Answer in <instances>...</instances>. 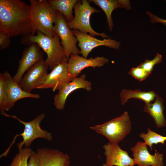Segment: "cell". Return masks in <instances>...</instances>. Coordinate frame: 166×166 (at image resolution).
Returning <instances> with one entry per match:
<instances>
[{"instance_id": "2e32d148", "label": "cell", "mask_w": 166, "mask_h": 166, "mask_svg": "<svg viewBox=\"0 0 166 166\" xmlns=\"http://www.w3.org/2000/svg\"><path fill=\"white\" fill-rule=\"evenodd\" d=\"M103 148L106 157V165L108 166H134L135 165L133 159L118 144L109 142L105 144Z\"/></svg>"}, {"instance_id": "e0dca14e", "label": "cell", "mask_w": 166, "mask_h": 166, "mask_svg": "<svg viewBox=\"0 0 166 166\" xmlns=\"http://www.w3.org/2000/svg\"><path fill=\"white\" fill-rule=\"evenodd\" d=\"M40 166H69L70 158L59 150L47 148L37 150Z\"/></svg>"}, {"instance_id": "cb8c5ba5", "label": "cell", "mask_w": 166, "mask_h": 166, "mask_svg": "<svg viewBox=\"0 0 166 166\" xmlns=\"http://www.w3.org/2000/svg\"><path fill=\"white\" fill-rule=\"evenodd\" d=\"M162 60V55L157 53L153 59L151 60L146 59L144 62L141 63L139 65L150 74L153 70L154 66L160 63Z\"/></svg>"}, {"instance_id": "f1b7e54d", "label": "cell", "mask_w": 166, "mask_h": 166, "mask_svg": "<svg viewBox=\"0 0 166 166\" xmlns=\"http://www.w3.org/2000/svg\"><path fill=\"white\" fill-rule=\"evenodd\" d=\"M146 14L149 17L150 21L152 23H160L166 26V19L160 18L149 11L146 12Z\"/></svg>"}, {"instance_id": "8fae6325", "label": "cell", "mask_w": 166, "mask_h": 166, "mask_svg": "<svg viewBox=\"0 0 166 166\" xmlns=\"http://www.w3.org/2000/svg\"><path fill=\"white\" fill-rule=\"evenodd\" d=\"M80 89L88 91L91 90V83L86 79L85 74L74 78L71 81L66 83L58 89L57 93L53 98V104L55 108L59 110H63L68 97L72 92Z\"/></svg>"}, {"instance_id": "ba28073f", "label": "cell", "mask_w": 166, "mask_h": 166, "mask_svg": "<svg viewBox=\"0 0 166 166\" xmlns=\"http://www.w3.org/2000/svg\"><path fill=\"white\" fill-rule=\"evenodd\" d=\"M54 31L61 39L63 46L68 60L73 54L79 55L80 50L77 46L78 40L72 30L68 26L64 16L57 12V19L54 25Z\"/></svg>"}, {"instance_id": "4fadbf2b", "label": "cell", "mask_w": 166, "mask_h": 166, "mask_svg": "<svg viewBox=\"0 0 166 166\" xmlns=\"http://www.w3.org/2000/svg\"><path fill=\"white\" fill-rule=\"evenodd\" d=\"M109 61L103 57H97L89 58L80 56L77 54H71L67 61V69L69 75L73 78L77 77L85 68L101 67Z\"/></svg>"}, {"instance_id": "52a82bcc", "label": "cell", "mask_w": 166, "mask_h": 166, "mask_svg": "<svg viewBox=\"0 0 166 166\" xmlns=\"http://www.w3.org/2000/svg\"><path fill=\"white\" fill-rule=\"evenodd\" d=\"M3 74L5 80V92L2 105L0 107L1 114L9 110L17 101L21 99L26 98H40V96L38 94L24 90L7 71H5Z\"/></svg>"}, {"instance_id": "5bb4252c", "label": "cell", "mask_w": 166, "mask_h": 166, "mask_svg": "<svg viewBox=\"0 0 166 166\" xmlns=\"http://www.w3.org/2000/svg\"><path fill=\"white\" fill-rule=\"evenodd\" d=\"M43 53L38 45L31 43L25 48L19 61L16 73L13 77L17 82L19 83L25 73L32 66L43 58Z\"/></svg>"}, {"instance_id": "3957f363", "label": "cell", "mask_w": 166, "mask_h": 166, "mask_svg": "<svg viewBox=\"0 0 166 166\" xmlns=\"http://www.w3.org/2000/svg\"><path fill=\"white\" fill-rule=\"evenodd\" d=\"M5 117H11L17 120L24 126L23 132L21 134L16 135L12 141L7 149L0 156V157H6L10 149L15 142V140L18 136H22V140L17 144V147L19 150L24 146L25 148H28L32 142L35 139L41 138L49 141H51L53 137L51 132L42 129L40 126L42 121L44 119L45 115L41 113L38 116L29 122H25L18 118L14 115H11L4 112L1 114Z\"/></svg>"}, {"instance_id": "7a4b0ae2", "label": "cell", "mask_w": 166, "mask_h": 166, "mask_svg": "<svg viewBox=\"0 0 166 166\" xmlns=\"http://www.w3.org/2000/svg\"><path fill=\"white\" fill-rule=\"evenodd\" d=\"M30 14L33 31L30 35L39 31L45 35L55 34L53 24L57 18V12L45 0H30Z\"/></svg>"}, {"instance_id": "30bf717a", "label": "cell", "mask_w": 166, "mask_h": 166, "mask_svg": "<svg viewBox=\"0 0 166 166\" xmlns=\"http://www.w3.org/2000/svg\"><path fill=\"white\" fill-rule=\"evenodd\" d=\"M43 58L30 67L23 76L19 84L25 91L31 93L42 84L48 74V67L45 65Z\"/></svg>"}, {"instance_id": "7402d4cb", "label": "cell", "mask_w": 166, "mask_h": 166, "mask_svg": "<svg viewBox=\"0 0 166 166\" xmlns=\"http://www.w3.org/2000/svg\"><path fill=\"white\" fill-rule=\"evenodd\" d=\"M139 136L144 140V142L149 146L151 150L152 149V146L153 144H156L160 143L164 144L166 141V136L159 134L148 128L147 133L142 132Z\"/></svg>"}, {"instance_id": "277c9868", "label": "cell", "mask_w": 166, "mask_h": 166, "mask_svg": "<svg viewBox=\"0 0 166 166\" xmlns=\"http://www.w3.org/2000/svg\"><path fill=\"white\" fill-rule=\"evenodd\" d=\"M25 37L31 44L37 43L46 53L47 57L44 61L45 64L50 70L67 60L60 38L56 34L53 36H49L38 31L35 35H30Z\"/></svg>"}, {"instance_id": "ffe728a7", "label": "cell", "mask_w": 166, "mask_h": 166, "mask_svg": "<svg viewBox=\"0 0 166 166\" xmlns=\"http://www.w3.org/2000/svg\"><path fill=\"white\" fill-rule=\"evenodd\" d=\"M156 95L153 90L145 92L138 89L134 90L124 89L120 93V98L123 105H124L129 99L132 98L140 99L145 103H148L153 101Z\"/></svg>"}, {"instance_id": "7c38bea8", "label": "cell", "mask_w": 166, "mask_h": 166, "mask_svg": "<svg viewBox=\"0 0 166 166\" xmlns=\"http://www.w3.org/2000/svg\"><path fill=\"white\" fill-rule=\"evenodd\" d=\"M67 60L56 66L48 73L45 81L37 89L51 88L54 92L73 78L69 74L67 69Z\"/></svg>"}, {"instance_id": "ac0fdd59", "label": "cell", "mask_w": 166, "mask_h": 166, "mask_svg": "<svg viewBox=\"0 0 166 166\" xmlns=\"http://www.w3.org/2000/svg\"><path fill=\"white\" fill-rule=\"evenodd\" d=\"M89 1L93 2L103 10L106 16L110 31H112L113 26L111 17L113 11L119 8H125L128 10L131 9L130 2L128 0H90Z\"/></svg>"}, {"instance_id": "d4e9b609", "label": "cell", "mask_w": 166, "mask_h": 166, "mask_svg": "<svg viewBox=\"0 0 166 166\" xmlns=\"http://www.w3.org/2000/svg\"><path fill=\"white\" fill-rule=\"evenodd\" d=\"M128 74L140 81L144 80L150 75L139 65L132 68Z\"/></svg>"}, {"instance_id": "83f0119b", "label": "cell", "mask_w": 166, "mask_h": 166, "mask_svg": "<svg viewBox=\"0 0 166 166\" xmlns=\"http://www.w3.org/2000/svg\"><path fill=\"white\" fill-rule=\"evenodd\" d=\"M28 166H40V163L37 153L33 151L30 156Z\"/></svg>"}, {"instance_id": "6da1fadb", "label": "cell", "mask_w": 166, "mask_h": 166, "mask_svg": "<svg viewBox=\"0 0 166 166\" xmlns=\"http://www.w3.org/2000/svg\"><path fill=\"white\" fill-rule=\"evenodd\" d=\"M0 31L10 37L31 35L30 5L20 0H0Z\"/></svg>"}, {"instance_id": "5b68a950", "label": "cell", "mask_w": 166, "mask_h": 166, "mask_svg": "<svg viewBox=\"0 0 166 166\" xmlns=\"http://www.w3.org/2000/svg\"><path fill=\"white\" fill-rule=\"evenodd\" d=\"M90 128L105 136L110 143L118 144L130 132L131 122L128 113L125 112L119 117Z\"/></svg>"}, {"instance_id": "484cf974", "label": "cell", "mask_w": 166, "mask_h": 166, "mask_svg": "<svg viewBox=\"0 0 166 166\" xmlns=\"http://www.w3.org/2000/svg\"><path fill=\"white\" fill-rule=\"evenodd\" d=\"M10 37L6 33L0 31V48L1 49H4L10 45Z\"/></svg>"}, {"instance_id": "f546056e", "label": "cell", "mask_w": 166, "mask_h": 166, "mask_svg": "<svg viewBox=\"0 0 166 166\" xmlns=\"http://www.w3.org/2000/svg\"><path fill=\"white\" fill-rule=\"evenodd\" d=\"M103 166H108L106 165L105 164H104L103 165Z\"/></svg>"}, {"instance_id": "44dd1931", "label": "cell", "mask_w": 166, "mask_h": 166, "mask_svg": "<svg viewBox=\"0 0 166 166\" xmlns=\"http://www.w3.org/2000/svg\"><path fill=\"white\" fill-rule=\"evenodd\" d=\"M78 0H49L50 5L57 12L62 14L67 22L74 18L73 10Z\"/></svg>"}, {"instance_id": "9c48e42d", "label": "cell", "mask_w": 166, "mask_h": 166, "mask_svg": "<svg viewBox=\"0 0 166 166\" xmlns=\"http://www.w3.org/2000/svg\"><path fill=\"white\" fill-rule=\"evenodd\" d=\"M72 31L78 42V45L80 49L81 53L86 58H87L92 50L97 47L104 46L117 50L121 45L119 42L111 38L100 40L78 30H72Z\"/></svg>"}, {"instance_id": "603a6c76", "label": "cell", "mask_w": 166, "mask_h": 166, "mask_svg": "<svg viewBox=\"0 0 166 166\" xmlns=\"http://www.w3.org/2000/svg\"><path fill=\"white\" fill-rule=\"evenodd\" d=\"M9 166H28V160L33 151L30 148H25L18 150Z\"/></svg>"}, {"instance_id": "d6986e66", "label": "cell", "mask_w": 166, "mask_h": 166, "mask_svg": "<svg viewBox=\"0 0 166 166\" xmlns=\"http://www.w3.org/2000/svg\"><path fill=\"white\" fill-rule=\"evenodd\" d=\"M163 101L161 97L157 94L153 102L145 103L144 108V111L153 118L158 128L165 126L166 124L163 114L164 108Z\"/></svg>"}, {"instance_id": "4316f807", "label": "cell", "mask_w": 166, "mask_h": 166, "mask_svg": "<svg viewBox=\"0 0 166 166\" xmlns=\"http://www.w3.org/2000/svg\"><path fill=\"white\" fill-rule=\"evenodd\" d=\"M5 80L3 73H0V107L2 105L5 96Z\"/></svg>"}, {"instance_id": "8992f818", "label": "cell", "mask_w": 166, "mask_h": 166, "mask_svg": "<svg viewBox=\"0 0 166 166\" xmlns=\"http://www.w3.org/2000/svg\"><path fill=\"white\" fill-rule=\"evenodd\" d=\"M74 10V18L71 22H67L70 29L78 30L83 33H89L93 37L100 36L104 38L109 37L104 33L96 32L92 27L90 23L91 15L94 13L100 12V10L91 6L89 1L78 0L75 5Z\"/></svg>"}, {"instance_id": "9a60e30c", "label": "cell", "mask_w": 166, "mask_h": 166, "mask_svg": "<svg viewBox=\"0 0 166 166\" xmlns=\"http://www.w3.org/2000/svg\"><path fill=\"white\" fill-rule=\"evenodd\" d=\"M135 164L138 166H163V155L156 152L154 155L150 154L147 144L142 142H138L130 148Z\"/></svg>"}]
</instances>
